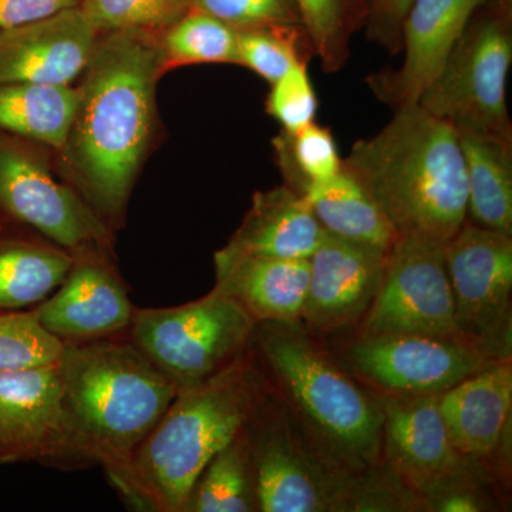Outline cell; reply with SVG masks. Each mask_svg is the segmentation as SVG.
Wrapping results in <instances>:
<instances>
[{
  "mask_svg": "<svg viewBox=\"0 0 512 512\" xmlns=\"http://www.w3.org/2000/svg\"><path fill=\"white\" fill-rule=\"evenodd\" d=\"M160 36L99 35L79 77L77 106L56 170L116 234L156 133Z\"/></svg>",
  "mask_w": 512,
  "mask_h": 512,
  "instance_id": "cell-1",
  "label": "cell"
},
{
  "mask_svg": "<svg viewBox=\"0 0 512 512\" xmlns=\"http://www.w3.org/2000/svg\"><path fill=\"white\" fill-rule=\"evenodd\" d=\"M57 372L64 429L80 467L99 464L119 487L177 396V384L117 336L63 343Z\"/></svg>",
  "mask_w": 512,
  "mask_h": 512,
  "instance_id": "cell-2",
  "label": "cell"
},
{
  "mask_svg": "<svg viewBox=\"0 0 512 512\" xmlns=\"http://www.w3.org/2000/svg\"><path fill=\"white\" fill-rule=\"evenodd\" d=\"M249 355L330 466L362 476L383 464V412L301 322L255 323Z\"/></svg>",
  "mask_w": 512,
  "mask_h": 512,
  "instance_id": "cell-3",
  "label": "cell"
},
{
  "mask_svg": "<svg viewBox=\"0 0 512 512\" xmlns=\"http://www.w3.org/2000/svg\"><path fill=\"white\" fill-rule=\"evenodd\" d=\"M343 165L375 198L396 237L447 242L467 221V178L458 133L420 104L400 107Z\"/></svg>",
  "mask_w": 512,
  "mask_h": 512,
  "instance_id": "cell-4",
  "label": "cell"
},
{
  "mask_svg": "<svg viewBox=\"0 0 512 512\" xmlns=\"http://www.w3.org/2000/svg\"><path fill=\"white\" fill-rule=\"evenodd\" d=\"M258 383L248 349L220 375L178 390L117 490L138 510L183 512L201 471L244 429Z\"/></svg>",
  "mask_w": 512,
  "mask_h": 512,
  "instance_id": "cell-5",
  "label": "cell"
},
{
  "mask_svg": "<svg viewBox=\"0 0 512 512\" xmlns=\"http://www.w3.org/2000/svg\"><path fill=\"white\" fill-rule=\"evenodd\" d=\"M244 434L259 512L359 511L367 473L349 476L330 466L261 372Z\"/></svg>",
  "mask_w": 512,
  "mask_h": 512,
  "instance_id": "cell-6",
  "label": "cell"
},
{
  "mask_svg": "<svg viewBox=\"0 0 512 512\" xmlns=\"http://www.w3.org/2000/svg\"><path fill=\"white\" fill-rule=\"evenodd\" d=\"M511 63V0H485L417 104L456 130L512 137L507 109Z\"/></svg>",
  "mask_w": 512,
  "mask_h": 512,
  "instance_id": "cell-7",
  "label": "cell"
},
{
  "mask_svg": "<svg viewBox=\"0 0 512 512\" xmlns=\"http://www.w3.org/2000/svg\"><path fill=\"white\" fill-rule=\"evenodd\" d=\"M255 322L234 299L212 289L174 308L137 309L128 340L178 390L220 375L248 352Z\"/></svg>",
  "mask_w": 512,
  "mask_h": 512,
  "instance_id": "cell-8",
  "label": "cell"
},
{
  "mask_svg": "<svg viewBox=\"0 0 512 512\" xmlns=\"http://www.w3.org/2000/svg\"><path fill=\"white\" fill-rule=\"evenodd\" d=\"M49 148L0 133V225L25 229L72 256H114V232L50 164Z\"/></svg>",
  "mask_w": 512,
  "mask_h": 512,
  "instance_id": "cell-9",
  "label": "cell"
},
{
  "mask_svg": "<svg viewBox=\"0 0 512 512\" xmlns=\"http://www.w3.org/2000/svg\"><path fill=\"white\" fill-rule=\"evenodd\" d=\"M444 256L458 336L488 359L512 357V237L466 221Z\"/></svg>",
  "mask_w": 512,
  "mask_h": 512,
  "instance_id": "cell-10",
  "label": "cell"
},
{
  "mask_svg": "<svg viewBox=\"0 0 512 512\" xmlns=\"http://www.w3.org/2000/svg\"><path fill=\"white\" fill-rule=\"evenodd\" d=\"M446 242L397 237L379 291L359 320V336L427 335L460 339L448 279Z\"/></svg>",
  "mask_w": 512,
  "mask_h": 512,
  "instance_id": "cell-11",
  "label": "cell"
},
{
  "mask_svg": "<svg viewBox=\"0 0 512 512\" xmlns=\"http://www.w3.org/2000/svg\"><path fill=\"white\" fill-rule=\"evenodd\" d=\"M495 360L463 340L427 335L357 336L345 352L350 375L386 394H441Z\"/></svg>",
  "mask_w": 512,
  "mask_h": 512,
  "instance_id": "cell-12",
  "label": "cell"
},
{
  "mask_svg": "<svg viewBox=\"0 0 512 512\" xmlns=\"http://www.w3.org/2000/svg\"><path fill=\"white\" fill-rule=\"evenodd\" d=\"M376 396L383 412V463L421 500L458 478L488 468L464 457L451 443L439 394Z\"/></svg>",
  "mask_w": 512,
  "mask_h": 512,
  "instance_id": "cell-13",
  "label": "cell"
},
{
  "mask_svg": "<svg viewBox=\"0 0 512 512\" xmlns=\"http://www.w3.org/2000/svg\"><path fill=\"white\" fill-rule=\"evenodd\" d=\"M80 467L64 429L55 365L0 373V464Z\"/></svg>",
  "mask_w": 512,
  "mask_h": 512,
  "instance_id": "cell-14",
  "label": "cell"
},
{
  "mask_svg": "<svg viewBox=\"0 0 512 512\" xmlns=\"http://www.w3.org/2000/svg\"><path fill=\"white\" fill-rule=\"evenodd\" d=\"M134 308L116 268V256H73L66 278L32 312L63 343L116 338L127 332Z\"/></svg>",
  "mask_w": 512,
  "mask_h": 512,
  "instance_id": "cell-15",
  "label": "cell"
},
{
  "mask_svg": "<svg viewBox=\"0 0 512 512\" xmlns=\"http://www.w3.org/2000/svg\"><path fill=\"white\" fill-rule=\"evenodd\" d=\"M387 251L323 232L309 258V285L299 322L309 332L355 325L372 305L382 282Z\"/></svg>",
  "mask_w": 512,
  "mask_h": 512,
  "instance_id": "cell-16",
  "label": "cell"
},
{
  "mask_svg": "<svg viewBox=\"0 0 512 512\" xmlns=\"http://www.w3.org/2000/svg\"><path fill=\"white\" fill-rule=\"evenodd\" d=\"M453 446L491 471L507 467L511 454L512 360H500L439 394Z\"/></svg>",
  "mask_w": 512,
  "mask_h": 512,
  "instance_id": "cell-17",
  "label": "cell"
},
{
  "mask_svg": "<svg viewBox=\"0 0 512 512\" xmlns=\"http://www.w3.org/2000/svg\"><path fill=\"white\" fill-rule=\"evenodd\" d=\"M485 0H412L402 25V66L370 79L394 110L419 103L439 76L467 23Z\"/></svg>",
  "mask_w": 512,
  "mask_h": 512,
  "instance_id": "cell-18",
  "label": "cell"
},
{
  "mask_svg": "<svg viewBox=\"0 0 512 512\" xmlns=\"http://www.w3.org/2000/svg\"><path fill=\"white\" fill-rule=\"evenodd\" d=\"M97 39L79 6L0 30V83L73 86Z\"/></svg>",
  "mask_w": 512,
  "mask_h": 512,
  "instance_id": "cell-19",
  "label": "cell"
},
{
  "mask_svg": "<svg viewBox=\"0 0 512 512\" xmlns=\"http://www.w3.org/2000/svg\"><path fill=\"white\" fill-rule=\"evenodd\" d=\"M218 292L258 322H299L309 285V259H276L234 254L214 255Z\"/></svg>",
  "mask_w": 512,
  "mask_h": 512,
  "instance_id": "cell-20",
  "label": "cell"
},
{
  "mask_svg": "<svg viewBox=\"0 0 512 512\" xmlns=\"http://www.w3.org/2000/svg\"><path fill=\"white\" fill-rule=\"evenodd\" d=\"M323 228L303 195L286 185L256 192L252 205L224 249L276 259H309Z\"/></svg>",
  "mask_w": 512,
  "mask_h": 512,
  "instance_id": "cell-21",
  "label": "cell"
},
{
  "mask_svg": "<svg viewBox=\"0 0 512 512\" xmlns=\"http://www.w3.org/2000/svg\"><path fill=\"white\" fill-rule=\"evenodd\" d=\"M73 256L25 229L0 228V312L35 308L56 291Z\"/></svg>",
  "mask_w": 512,
  "mask_h": 512,
  "instance_id": "cell-22",
  "label": "cell"
},
{
  "mask_svg": "<svg viewBox=\"0 0 512 512\" xmlns=\"http://www.w3.org/2000/svg\"><path fill=\"white\" fill-rule=\"evenodd\" d=\"M467 178V220L512 237V137L457 130Z\"/></svg>",
  "mask_w": 512,
  "mask_h": 512,
  "instance_id": "cell-23",
  "label": "cell"
},
{
  "mask_svg": "<svg viewBox=\"0 0 512 512\" xmlns=\"http://www.w3.org/2000/svg\"><path fill=\"white\" fill-rule=\"evenodd\" d=\"M323 231L356 244L389 251L396 232L365 185L343 165L328 183L305 195Z\"/></svg>",
  "mask_w": 512,
  "mask_h": 512,
  "instance_id": "cell-24",
  "label": "cell"
},
{
  "mask_svg": "<svg viewBox=\"0 0 512 512\" xmlns=\"http://www.w3.org/2000/svg\"><path fill=\"white\" fill-rule=\"evenodd\" d=\"M76 106V86L0 83V133L35 141L56 154Z\"/></svg>",
  "mask_w": 512,
  "mask_h": 512,
  "instance_id": "cell-25",
  "label": "cell"
},
{
  "mask_svg": "<svg viewBox=\"0 0 512 512\" xmlns=\"http://www.w3.org/2000/svg\"><path fill=\"white\" fill-rule=\"evenodd\" d=\"M259 512L254 464L244 429L192 484L183 512Z\"/></svg>",
  "mask_w": 512,
  "mask_h": 512,
  "instance_id": "cell-26",
  "label": "cell"
},
{
  "mask_svg": "<svg viewBox=\"0 0 512 512\" xmlns=\"http://www.w3.org/2000/svg\"><path fill=\"white\" fill-rule=\"evenodd\" d=\"M163 73L194 64H238V30L191 8L160 36Z\"/></svg>",
  "mask_w": 512,
  "mask_h": 512,
  "instance_id": "cell-27",
  "label": "cell"
},
{
  "mask_svg": "<svg viewBox=\"0 0 512 512\" xmlns=\"http://www.w3.org/2000/svg\"><path fill=\"white\" fill-rule=\"evenodd\" d=\"M272 144L286 187L303 197L342 171L338 144L328 127L312 123L296 133L282 130Z\"/></svg>",
  "mask_w": 512,
  "mask_h": 512,
  "instance_id": "cell-28",
  "label": "cell"
},
{
  "mask_svg": "<svg viewBox=\"0 0 512 512\" xmlns=\"http://www.w3.org/2000/svg\"><path fill=\"white\" fill-rule=\"evenodd\" d=\"M315 55L301 25L262 26L238 30L239 66L247 67L269 84L278 82L292 67Z\"/></svg>",
  "mask_w": 512,
  "mask_h": 512,
  "instance_id": "cell-29",
  "label": "cell"
},
{
  "mask_svg": "<svg viewBox=\"0 0 512 512\" xmlns=\"http://www.w3.org/2000/svg\"><path fill=\"white\" fill-rule=\"evenodd\" d=\"M313 53L335 73L349 57L350 35L362 26L355 0H292Z\"/></svg>",
  "mask_w": 512,
  "mask_h": 512,
  "instance_id": "cell-30",
  "label": "cell"
},
{
  "mask_svg": "<svg viewBox=\"0 0 512 512\" xmlns=\"http://www.w3.org/2000/svg\"><path fill=\"white\" fill-rule=\"evenodd\" d=\"M99 35L140 30L161 36L192 8L191 0H82L79 5Z\"/></svg>",
  "mask_w": 512,
  "mask_h": 512,
  "instance_id": "cell-31",
  "label": "cell"
},
{
  "mask_svg": "<svg viewBox=\"0 0 512 512\" xmlns=\"http://www.w3.org/2000/svg\"><path fill=\"white\" fill-rule=\"evenodd\" d=\"M63 342L47 332L32 309L0 312V373L55 365Z\"/></svg>",
  "mask_w": 512,
  "mask_h": 512,
  "instance_id": "cell-32",
  "label": "cell"
},
{
  "mask_svg": "<svg viewBox=\"0 0 512 512\" xmlns=\"http://www.w3.org/2000/svg\"><path fill=\"white\" fill-rule=\"evenodd\" d=\"M265 106L266 113L288 133H296L315 123L318 96L309 77L308 63L296 64L278 82L271 84Z\"/></svg>",
  "mask_w": 512,
  "mask_h": 512,
  "instance_id": "cell-33",
  "label": "cell"
},
{
  "mask_svg": "<svg viewBox=\"0 0 512 512\" xmlns=\"http://www.w3.org/2000/svg\"><path fill=\"white\" fill-rule=\"evenodd\" d=\"M191 3L192 8L215 16L237 30L276 25L302 26L292 0H191Z\"/></svg>",
  "mask_w": 512,
  "mask_h": 512,
  "instance_id": "cell-34",
  "label": "cell"
},
{
  "mask_svg": "<svg viewBox=\"0 0 512 512\" xmlns=\"http://www.w3.org/2000/svg\"><path fill=\"white\" fill-rule=\"evenodd\" d=\"M412 0H369L365 25L372 40L397 53L402 49V25Z\"/></svg>",
  "mask_w": 512,
  "mask_h": 512,
  "instance_id": "cell-35",
  "label": "cell"
},
{
  "mask_svg": "<svg viewBox=\"0 0 512 512\" xmlns=\"http://www.w3.org/2000/svg\"><path fill=\"white\" fill-rule=\"evenodd\" d=\"M82 0H0V30L49 18L77 8Z\"/></svg>",
  "mask_w": 512,
  "mask_h": 512,
  "instance_id": "cell-36",
  "label": "cell"
},
{
  "mask_svg": "<svg viewBox=\"0 0 512 512\" xmlns=\"http://www.w3.org/2000/svg\"><path fill=\"white\" fill-rule=\"evenodd\" d=\"M357 12H359L360 20H362V26L365 25L367 5L369 0H355Z\"/></svg>",
  "mask_w": 512,
  "mask_h": 512,
  "instance_id": "cell-37",
  "label": "cell"
},
{
  "mask_svg": "<svg viewBox=\"0 0 512 512\" xmlns=\"http://www.w3.org/2000/svg\"><path fill=\"white\" fill-rule=\"evenodd\" d=\"M2 227H3V225H0V228H2Z\"/></svg>",
  "mask_w": 512,
  "mask_h": 512,
  "instance_id": "cell-38",
  "label": "cell"
}]
</instances>
